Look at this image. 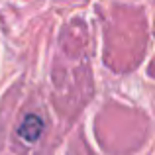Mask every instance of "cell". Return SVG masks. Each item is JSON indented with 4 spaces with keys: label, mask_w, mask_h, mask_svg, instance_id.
<instances>
[{
    "label": "cell",
    "mask_w": 155,
    "mask_h": 155,
    "mask_svg": "<svg viewBox=\"0 0 155 155\" xmlns=\"http://www.w3.org/2000/svg\"><path fill=\"white\" fill-rule=\"evenodd\" d=\"M18 134L24 141H38L43 134V120L38 116V114H30V116L24 118V122L20 124Z\"/></svg>",
    "instance_id": "6da1fadb"
}]
</instances>
